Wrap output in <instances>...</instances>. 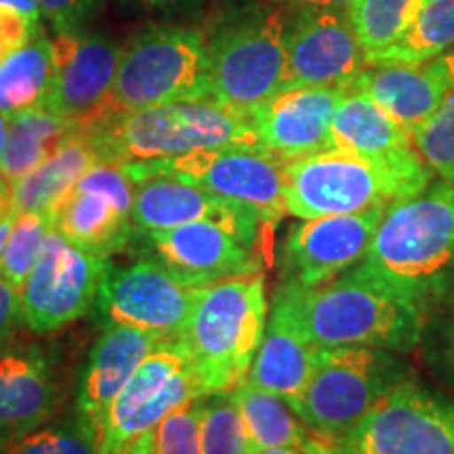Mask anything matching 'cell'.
<instances>
[{
    "instance_id": "obj_31",
    "label": "cell",
    "mask_w": 454,
    "mask_h": 454,
    "mask_svg": "<svg viewBox=\"0 0 454 454\" xmlns=\"http://www.w3.org/2000/svg\"><path fill=\"white\" fill-rule=\"evenodd\" d=\"M427 0H356L349 9L366 61L395 44L414 24Z\"/></svg>"
},
{
    "instance_id": "obj_46",
    "label": "cell",
    "mask_w": 454,
    "mask_h": 454,
    "mask_svg": "<svg viewBox=\"0 0 454 454\" xmlns=\"http://www.w3.org/2000/svg\"><path fill=\"white\" fill-rule=\"evenodd\" d=\"M251 454H311L305 448L294 446H276V448H251Z\"/></svg>"
},
{
    "instance_id": "obj_2",
    "label": "cell",
    "mask_w": 454,
    "mask_h": 454,
    "mask_svg": "<svg viewBox=\"0 0 454 454\" xmlns=\"http://www.w3.org/2000/svg\"><path fill=\"white\" fill-rule=\"evenodd\" d=\"M356 270L419 308L444 294L454 284V185L429 184L391 202Z\"/></svg>"
},
{
    "instance_id": "obj_37",
    "label": "cell",
    "mask_w": 454,
    "mask_h": 454,
    "mask_svg": "<svg viewBox=\"0 0 454 454\" xmlns=\"http://www.w3.org/2000/svg\"><path fill=\"white\" fill-rule=\"evenodd\" d=\"M99 0H41L43 17L55 32H78Z\"/></svg>"
},
{
    "instance_id": "obj_30",
    "label": "cell",
    "mask_w": 454,
    "mask_h": 454,
    "mask_svg": "<svg viewBox=\"0 0 454 454\" xmlns=\"http://www.w3.org/2000/svg\"><path fill=\"white\" fill-rule=\"evenodd\" d=\"M454 49V0H427L395 44L368 64H427Z\"/></svg>"
},
{
    "instance_id": "obj_33",
    "label": "cell",
    "mask_w": 454,
    "mask_h": 454,
    "mask_svg": "<svg viewBox=\"0 0 454 454\" xmlns=\"http://www.w3.org/2000/svg\"><path fill=\"white\" fill-rule=\"evenodd\" d=\"M51 230H53V213L51 211H27L17 215L7 247L0 254V278L21 291L26 278L36 265Z\"/></svg>"
},
{
    "instance_id": "obj_36",
    "label": "cell",
    "mask_w": 454,
    "mask_h": 454,
    "mask_svg": "<svg viewBox=\"0 0 454 454\" xmlns=\"http://www.w3.org/2000/svg\"><path fill=\"white\" fill-rule=\"evenodd\" d=\"M202 400L177 408L156 427L158 454H202Z\"/></svg>"
},
{
    "instance_id": "obj_18",
    "label": "cell",
    "mask_w": 454,
    "mask_h": 454,
    "mask_svg": "<svg viewBox=\"0 0 454 454\" xmlns=\"http://www.w3.org/2000/svg\"><path fill=\"white\" fill-rule=\"evenodd\" d=\"M53 51L55 87L49 110L78 124L104 118L122 59L121 44L99 34L57 32Z\"/></svg>"
},
{
    "instance_id": "obj_7",
    "label": "cell",
    "mask_w": 454,
    "mask_h": 454,
    "mask_svg": "<svg viewBox=\"0 0 454 454\" xmlns=\"http://www.w3.org/2000/svg\"><path fill=\"white\" fill-rule=\"evenodd\" d=\"M196 99H211L207 38L192 27L152 26L122 49L106 116Z\"/></svg>"
},
{
    "instance_id": "obj_9",
    "label": "cell",
    "mask_w": 454,
    "mask_h": 454,
    "mask_svg": "<svg viewBox=\"0 0 454 454\" xmlns=\"http://www.w3.org/2000/svg\"><path fill=\"white\" fill-rule=\"evenodd\" d=\"M284 160L257 145H225L168 158L122 164L135 184L147 177H175L221 200L257 213L268 225L286 215Z\"/></svg>"
},
{
    "instance_id": "obj_17",
    "label": "cell",
    "mask_w": 454,
    "mask_h": 454,
    "mask_svg": "<svg viewBox=\"0 0 454 454\" xmlns=\"http://www.w3.org/2000/svg\"><path fill=\"white\" fill-rule=\"evenodd\" d=\"M286 49L282 90L309 87L351 90L368 66L349 11H301L297 21L288 27Z\"/></svg>"
},
{
    "instance_id": "obj_23",
    "label": "cell",
    "mask_w": 454,
    "mask_h": 454,
    "mask_svg": "<svg viewBox=\"0 0 454 454\" xmlns=\"http://www.w3.org/2000/svg\"><path fill=\"white\" fill-rule=\"evenodd\" d=\"M204 219L230 225L271 227L257 213L221 200L187 181L158 175L139 181L135 187L130 211L135 231H160Z\"/></svg>"
},
{
    "instance_id": "obj_35",
    "label": "cell",
    "mask_w": 454,
    "mask_h": 454,
    "mask_svg": "<svg viewBox=\"0 0 454 454\" xmlns=\"http://www.w3.org/2000/svg\"><path fill=\"white\" fill-rule=\"evenodd\" d=\"M202 454H251V442L231 394L204 397Z\"/></svg>"
},
{
    "instance_id": "obj_3",
    "label": "cell",
    "mask_w": 454,
    "mask_h": 454,
    "mask_svg": "<svg viewBox=\"0 0 454 454\" xmlns=\"http://www.w3.org/2000/svg\"><path fill=\"white\" fill-rule=\"evenodd\" d=\"M107 164L168 160L225 145H259L251 118L215 99L175 101L81 124Z\"/></svg>"
},
{
    "instance_id": "obj_10",
    "label": "cell",
    "mask_w": 454,
    "mask_h": 454,
    "mask_svg": "<svg viewBox=\"0 0 454 454\" xmlns=\"http://www.w3.org/2000/svg\"><path fill=\"white\" fill-rule=\"evenodd\" d=\"M207 397L194 357L181 337H164L130 374L101 425L99 454H121L170 412Z\"/></svg>"
},
{
    "instance_id": "obj_21",
    "label": "cell",
    "mask_w": 454,
    "mask_h": 454,
    "mask_svg": "<svg viewBox=\"0 0 454 454\" xmlns=\"http://www.w3.org/2000/svg\"><path fill=\"white\" fill-rule=\"evenodd\" d=\"M452 82V51L427 64H368L351 90L366 93L374 104L412 133L438 110Z\"/></svg>"
},
{
    "instance_id": "obj_32",
    "label": "cell",
    "mask_w": 454,
    "mask_h": 454,
    "mask_svg": "<svg viewBox=\"0 0 454 454\" xmlns=\"http://www.w3.org/2000/svg\"><path fill=\"white\" fill-rule=\"evenodd\" d=\"M0 454H99V429L74 412L66 421L4 442Z\"/></svg>"
},
{
    "instance_id": "obj_14",
    "label": "cell",
    "mask_w": 454,
    "mask_h": 454,
    "mask_svg": "<svg viewBox=\"0 0 454 454\" xmlns=\"http://www.w3.org/2000/svg\"><path fill=\"white\" fill-rule=\"evenodd\" d=\"M202 288L179 280L152 257L129 265L107 263L95 308L104 317V326H130L160 337H179Z\"/></svg>"
},
{
    "instance_id": "obj_42",
    "label": "cell",
    "mask_w": 454,
    "mask_h": 454,
    "mask_svg": "<svg viewBox=\"0 0 454 454\" xmlns=\"http://www.w3.org/2000/svg\"><path fill=\"white\" fill-rule=\"evenodd\" d=\"M0 7L15 11V13L27 17L30 21L41 24V17H43L41 0H0Z\"/></svg>"
},
{
    "instance_id": "obj_6",
    "label": "cell",
    "mask_w": 454,
    "mask_h": 454,
    "mask_svg": "<svg viewBox=\"0 0 454 454\" xmlns=\"http://www.w3.org/2000/svg\"><path fill=\"white\" fill-rule=\"evenodd\" d=\"M288 26L282 11L253 7L231 15L207 41L211 99L251 118L284 89Z\"/></svg>"
},
{
    "instance_id": "obj_22",
    "label": "cell",
    "mask_w": 454,
    "mask_h": 454,
    "mask_svg": "<svg viewBox=\"0 0 454 454\" xmlns=\"http://www.w3.org/2000/svg\"><path fill=\"white\" fill-rule=\"evenodd\" d=\"M164 337L141 328L110 325L98 339L84 364L76 395V414L99 429L104 425L107 408L116 400L130 374Z\"/></svg>"
},
{
    "instance_id": "obj_25",
    "label": "cell",
    "mask_w": 454,
    "mask_h": 454,
    "mask_svg": "<svg viewBox=\"0 0 454 454\" xmlns=\"http://www.w3.org/2000/svg\"><path fill=\"white\" fill-rule=\"evenodd\" d=\"M331 147L400 168L423 167L412 137L366 93L349 90L334 112Z\"/></svg>"
},
{
    "instance_id": "obj_45",
    "label": "cell",
    "mask_w": 454,
    "mask_h": 454,
    "mask_svg": "<svg viewBox=\"0 0 454 454\" xmlns=\"http://www.w3.org/2000/svg\"><path fill=\"white\" fill-rule=\"evenodd\" d=\"M311 454H354V450L345 444V442H337V440H322L320 444L314 448Z\"/></svg>"
},
{
    "instance_id": "obj_11",
    "label": "cell",
    "mask_w": 454,
    "mask_h": 454,
    "mask_svg": "<svg viewBox=\"0 0 454 454\" xmlns=\"http://www.w3.org/2000/svg\"><path fill=\"white\" fill-rule=\"evenodd\" d=\"M261 227L204 219L160 231H135L130 244L185 284L208 286L227 278L261 274L265 259L257 251Z\"/></svg>"
},
{
    "instance_id": "obj_12",
    "label": "cell",
    "mask_w": 454,
    "mask_h": 454,
    "mask_svg": "<svg viewBox=\"0 0 454 454\" xmlns=\"http://www.w3.org/2000/svg\"><path fill=\"white\" fill-rule=\"evenodd\" d=\"M107 259L84 251L51 230L21 286V316L32 333L47 334L81 320L98 303Z\"/></svg>"
},
{
    "instance_id": "obj_13",
    "label": "cell",
    "mask_w": 454,
    "mask_h": 454,
    "mask_svg": "<svg viewBox=\"0 0 454 454\" xmlns=\"http://www.w3.org/2000/svg\"><path fill=\"white\" fill-rule=\"evenodd\" d=\"M343 442L354 454H454V406L404 379Z\"/></svg>"
},
{
    "instance_id": "obj_1",
    "label": "cell",
    "mask_w": 454,
    "mask_h": 454,
    "mask_svg": "<svg viewBox=\"0 0 454 454\" xmlns=\"http://www.w3.org/2000/svg\"><path fill=\"white\" fill-rule=\"evenodd\" d=\"M276 297L320 348L411 351L421 339V308L356 268L320 286L282 282Z\"/></svg>"
},
{
    "instance_id": "obj_40",
    "label": "cell",
    "mask_w": 454,
    "mask_h": 454,
    "mask_svg": "<svg viewBox=\"0 0 454 454\" xmlns=\"http://www.w3.org/2000/svg\"><path fill=\"white\" fill-rule=\"evenodd\" d=\"M294 11H349L356 0H278Z\"/></svg>"
},
{
    "instance_id": "obj_38",
    "label": "cell",
    "mask_w": 454,
    "mask_h": 454,
    "mask_svg": "<svg viewBox=\"0 0 454 454\" xmlns=\"http://www.w3.org/2000/svg\"><path fill=\"white\" fill-rule=\"evenodd\" d=\"M38 32H41V24L30 21L15 11L0 7V64L15 51L26 47Z\"/></svg>"
},
{
    "instance_id": "obj_39",
    "label": "cell",
    "mask_w": 454,
    "mask_h": 454,
    "mask_svg": "<svg viewBox=\"0 0 454 454\" xmlns=\"http://www.w3.org/2000/svg\"><path fill=\"white\" fill-rule=\"evenodd\" d=\"M20 325H24L20 288L0 278V348L11 343V337Z\"/></svg>"
},
{
    "instance_id": "obj_16",
    "label": "cell",
    "mask_w": 454,
    "mask_h": 454,
    "mask_svg": "<svg viewBox=\"0 0 454 454\" xmlns=\"http://www.w3.org/2000/svg\"><path fill=\"white\" fill-rule=\"evenodd\" d=\"M385 208L303 219L284 238L282 282L320 286L366 257Z\"/></svg>"
},
{
    "instance_id": "obj_15",
    "label": "cell",
    "mask_w": 454,
    "mask_h": 454,
    "mask_svg": "<svg viewBox=\"0 0 454 454\" xmlns=\"http://www.w3.org/2000/svg\"><path fill=\"white\" fill-rule=\"evenodd\" d=\"M135 187L122 164H98L53 204V227L101 259L127 251L135 234L130 221Z\"/></svg>"
},
{
    "instance_id": "obj_34",
    "label": "cell",
    "mask_w": 454,
    "mask_h": 454,
    "mask_svg": "<svg viewBox=\"0 0 454 454\" xmlns=\"http://www.w3.org/2000/svg\"><path fill=\"white\" fill-rule=\"evenodd\" d=\"M412 144L421 160L431 173L440 175L442 181L454 185V51H452V82L444 99L412 133Z\"/></svg>"
},
{
    "instance_id": "obj_8",
    "label": "cell",
    "mask_w": 454,
    "mask_h": 454,
    "mask_svg": "<svg viewBox=\"0 0 454 454\" xmlns=\"http://www.w3.org/2000/svg\"><path fill=\"white\" fill-rule=\"evenodd\" d=\"M404 379L406 364L387 349L322 348L294 411L316 434L343 442Z\"/></svg>"
},
{
    "instance_id": "obj_29",
    "label": "cell",
    "mask_w": 454,
    "mask_h": 454,
    "mask_svg": "<svg viewBox=\"0 0 454 454\" xmlns=\"http://www.w3.org/2000/svg\"><path fill=\"white\" fill-rule=\"evenodd\" d=\"M53 87V38L41 30L0 64V112L9 118L34 107H47Z\"/></svg>"
},
{
    "instance_id": "obj_24",
    "label": "cell",
    "mask_w": 454,
    "mask_h": 454,
    "mask_svg": "<svg viewBox=\"0 0 454 454\" xmlns=\"http://www.w3.org/2000/svg\"><path fill=\"white\" fill-rule=\"evenodd\" d=\"M320 349L274 294L268 328L247 381L284 397L294 408L308 389Z\"/></svg>"
},
{
    "instance_id": "obj_47",
    "label": "cell",
    "mask_w": 454,
    "mask_h": 454,
    "mask_svg": "<svg viewBox=\"0 0 454 454\" xmlns=\"http://www.w3.org/2000/svg\"><path fill=\"white\" fill-rule=\"evenodd\" d=\"M15 217H17V215L13 213V215H11V217H7L4 221H0V254H3L4 247H7V240H9L11 231H13Z\"/></svg>"
},
{
    "instance_id": "obj_28",
    "label": "cell",
    "mask_w": 454,
    "mask_h": 454,
    "mask_svg": "<svg viewBox=\"0 0 454 454\" xmlns=\"http://www.w3.org/2000/svg\"><path fill=\"white\" fill-rule=\"evenodd\" d=\"M230 394L244 421L251 448L294 446L311 452L325 438L316 434L284 397L261 389L251 381L238 385Z\"/></svg>"
},
{
    "instance_id": "obj_27",
    "label": "cell",
    "mask_w": 454,
    "mask_h": 454,
    "mask_svg": "<svg viewBox=\"0 0 454 454\" xmlns=\"http://www.w3.org/2000/svg\"><path fill=\"white\" fill-rule=\"evenodd\" d=\"M104 164L101 150L81 127L57 154L13 184L15 215L27 211H51L53 204L82 177L87 170Z\"/></svg>"
},
{
    "instance_id": "obj_44",
    "label": "cell",
    "mask_w": 454,
    "mask_h": 454,
    "mask_svg": "<svg viewBox=\"0 0 454 454\" xmlns=\"http://www.w3.org/2000/svg\"><path fill=\"white\" fill-rule=\"evenodd\" d=\"M13 184L0 173V221L13 215Z\"/></svg>"
},
{
    "instance_id": "obj_48",
    "label": "cell",
    "mask_w": 454,
    "mask_h": 454,
    "mask_svg": "<svg viewBox=\"0 0 454 454\" xmlns=\"http://www.w3.org/2000/svg\"><path fill=\"white\" fill-rule=\"evenodd\" d=\"M4 145H7V116L0 112V154H3Z\"/></svg>"
},
{
    "instance_id": "obj_43",
    "label": "cell",
    "mask_w": 454,
    "mask_h": 454,
    "mask_svg": "<svg viewBox=\"0 0 454 454\" xmlns=\"http://www.w3.org/2000/svg\"><path fill=\"white\" fill-rule=\"evenodd\" d=\"M121 454H158L156 450V429L145 431L124 448Z\"/></svg>"
},
{
    "instance_id": "obj_26",
    "label": "cell",
    "mask_w": 454,
    "mask_h": 454,
    "mask_svg": "<svg viewBox=\"0 0 454 454\" xmlns=\"http://www.w3.org/2000/svg\"><path fill=\"white\" fill-rule=\"evenodd\" d=\"M81 124L49 107H34L7 118V145L0 154V173L11 184L26 177L64 147Z\"/></svg>"
},
{
    "instance_id": "obj_41",
    "label": "cell",
    "mask_w": 454,
    "mask_h": 454,
    "mask_svg": "<svg viewBox=\"0 0 454 454\" xmlns=\"http://www.w3.org/2000/svg\"><path fill=\"white\" fill-rule=\"evenodd\" d=\"M127 3L144 11H154V13H175V11L194 7L200 0H127Z\"/></svg>"
},
{
    "instance_id": "obj_20",
    "label": "cell",
    "mask_w": 454,
    "mask_h": 454,
    "mask_svg": "<svg viewBox=\"0 0 454 454\" xmlns=\"http://www.w3.org/2000/svg\"><path fill=\"white\" fill-rule=\"evenodd\" d=\"M59 400L57 374L41 348H0V444L49 425Z\"/></svg>"
},
{
    "instance_id": "obj_5",
    "label": "cell",
    "mask_w": 454,
    "mask_h": 454,
    "mask_svg": "<svg viewBox=\"0 0 454 454\" xmlns=\"http://www.w3.org/2000/svg\"><path fill=\"white\" fill-rule=\"evenodd\" d=\"M429 184L427 164L400 168L328 147L284 164V204L299 219L349 215L389 207Z\"/></svg>"
},
{
    "instance_id": "obj_19",
    "label": "cell",
    "mask_w": 454,
    "mask_h": 454,
    "mask_svg": "<svg viewBox=\"0 0 454 454\" xmlns=\"http://www.w3.org/2000/svg\"><path fill=\"white\" fill-rule=\"evenodd\" d=\"M349 90L286 89L251 114V124L263 150L284 162L331 147L334 112Z\"/></svg>"
},
{
    "instance_id": "obj_4",
    "label": "cell",
    "mask_w": 454,
    "mask_h": 454,
    "mask_svg": "<svg viewBox=\"0 0 454 454\" xmlns=\"http://www.w3.org/2000/svg\"><path fill=\"white\" fill-rule=\"evenodd\" d=\"M268 328L263 274L227 278L202 288L179 337L190 349L207 395L247 381Z\"/></svg>"
}]
</instances>
